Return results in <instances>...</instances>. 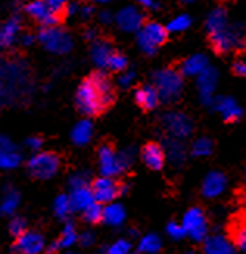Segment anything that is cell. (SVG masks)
Masks as SVG:
<instances>
[{"mask_svg":"<svg viewBox=\"0 0 246 254\" xmlns=\"http://www.w3.org/2000/svg\"><path fill=\"white\" fill-rule=\"evenodd\" d=\"M153 86L159 95V100L172 103L178 100L183 92V75L175 69H159L153 73Z\"/></svg>","mask_w":246,"mask_h":254,"instance_id":"1","label":"cell"},{"mask_svg":"<svg viewBox=\"0 0 246 254\" xmlns=\"http://www.w3.org/2000/svg\"><path fill=\"white\" fill-rule=\"evenodd\" d=\"M75 105L78 111L84 116H98L106 109L102 95L95 87L91 76H87L83 83L78 86L76 95H75Z\"/></svg>","mask_w":246,"mask_h":254,"instance_id":"2","label":"cell"},{"mask_svg":"<svg viewBox=\"0 0 246 254\" xmlns=\"http://www.w3.org/2000/svg\"><path fill=\"white\" fill-rule=\"evenodd\" d=\"M210 41L214 49L220 53L237 52L246 47V33L243 25L229 24L221 31L210 35Z\"/></svg>","mask_w":246,"mask_h":254,"instance_id":"3","label":"cell"},{"mask_svg":"<svg viewBox=\"0 0 246 254\" xmlns=\"http://www.w3.org/2000/svg\"><path fill=\"white\" fill-rule=\"evenodd\" d=\"M60 158L52 151H38L28 161V172L36 180H50L60 170Z\"/></svg>","mask_w":246,"mask_h":254,"instance_id":"4","label":"cell"},{"mask_svg":"<svg viewBox=\"0 0 246 254\" xmlns=\"http://www.w3.org/2000/svg\"><path fill=\"white\" fill-rule=\"evenodd\" d=\"M169 31L159 22H147L137 31V44L145 55H154L167 41Z\"/></svg>","mask_w":246,"mask_h":254,"instance_id":"5","label":"cell"},{"mask_svg":"<svg viewBox=\"0 0 246 254\" xmlns=\"http://www.w3.org/2000/svg\"><path fill=\"white\" fill-rule=\"evenodd\" d=\"M38 39L44 49L52 53H67L73 46L70 35L60 27H44L39 31Z\"/></svg>","mask_w":246,"mask_h":254,"instance_id":"6","label":"cell"},{"mask_svg":"<svg viewBox=\"0 0 246 254\" xmlns=\"http://www.w3.org/2000/svg\"><path fill=\"white\" fill-rule=\"evenodd\" d=\"M183 228L185 236L193 242H204L209 234V222L206 214L199 207H190L183 217Z\"/></svg>","mask_w":246,"mask_h":254,"instance_id":"7","label":"cell"},{"mask_svg":"<svg viewBox=\"0 0 246 254\" xmlns=\"http://www.w3.org/2000/svg\"><path fill=\"white\" fill-rule=\"evenodd\" d=\"M162 127L170 134V137L178 139V140L187 139L193 131L192 119H190L187 114L178 113V111L165 113L162 116Z\"/></svg>","mask_w":246,"mask_h":254,"instance_id":"8","label":"cell"},{"mask_svg":"<svg viewBox=\"0 0 246 254\" xmlns=\"http://www.w3.org/2000/svg\"><path fill=\"white\" fill-rule=\"evenodd\" d=\"M218 84V70L215 67H206L196 76V89L199 100L206 106H212L215 100V89Z\"/></svg>","mask_w":246,"mask_h":254,"instance_id":"9","label":"cell"},{"mask_svg":"<svg viewBox=\"0 0 246 254\" xmlns=\"http://www.w3.org/2000/svg\"><path fill=\"white\" fill-rule=\"evenodd\" d=\"M25 11L30 17L38 20L44 27H58V24L62 22L65 16L64 13L53 11L49 5L44 3L42 0H31L30 3L25 5Z\"/></svg>","mask_w":246,"mask_h":254,"instance_id":"10","label":"cell"},{"mask_svg":"<svg viewBox=\"0 0 246 254\" xmlns=\"http://www.w3.org/2000/svg\"><path fill=\"white\" fill-rule=\"evenodd\" d=\"M92 195L94 200L100 204H109L120 195V184L114 181V178L108 176H100L92 183Z\"/></svg>","mask_w":246,"mask_h":254,"instance_id":"11","label":"cell"},{"mask_svg":"<svg viewBox=\"0 0 246 254\" xmlns=\"http://www.w3.org/2000/svg\"><path fill=\"white\" fill-rule=\"evenodd\" d=\"M46 239L38 231H25L16 237L13 251L16 254H41L46 250Z\"/></svg>","mask_w":246,"mask_h":254,"instance_id":"12","label":"cell"},{"mask_svg":"<svg viewBox=\"0 0 246 254\" xmlns=\"http://www.w3.org/2000/svg\"><path fill=\"white\" fill-rule=\"evenodd\" d=\"M228 189V178L223 172L218 170H212L209 172L203 184H201V193H203L206 198L212 200V198H218L220 195L225 193V190Z\"/></svg>","mask_w":246,"mask_h":254,"instance_id":"13","label":"cell"},{"mask_svg":"<svg viewBox=\"0 0 246 254\" xmlns=\"http://www.w3.org/2000/svg\"><path fill=\"white\" fill-rule=\"evenodd\" d=\"M116 22L120 30L123 31H128V33H132V31H139L143 24H145V16L143 13L136 8V6H126L120 9L117 16H116Z\"/></svg>","mask_w":246,"mask_h":254,"instance_id":"14","label":"cell"},{"mask_svg":"<svg viewBox=\"0 0 246 254\" xmlns=\"http://www.w3.org/2000/svg\"><path fill=\"white\" fill-rule=\"evenodd\" d=\"M98 164H100V173L102 176H108V178H114V176L123 173L117 151H114L109 145H103L98 150Z\"/></svg>","mask_w":246,"mask_h":254,"instance_id":"15","label":"cell"},{"mask_svg":"<svg viewBox=\"0 0 246 254\" xmlns=\"http://www.w3.org/2000/svg\"><path fill=\"white\" fill-rule=\"evenodd\" d=\"M204 254H236V245L223 234L207 236L204 240Z\"/></svg>","mask_w":246,"mask_h":254,"instance_id":"16","label":"cell"},{"mask_svg":"<svg viewBox=\"0 0 246 254\" xmlns=\"http://www.w3.org/2000/svg\"><path fill=\"white\" fill-rule=\"evenodd\" d=\"M214 106L217 111L221 114V117L226 120V122H234V120H239L243 116V111L240 105L234 100L232 97H218L214 100Z\"/></svg>","mask_w":246,"mask_h":254,"instance_id":"17","label":"cell"},{"mask_svg":"<svg viewBox=\"0 0 246 254\" xmlns=\"http://www.w3.org/2000/svg\"><path fill=\"white\" fill-rule=\"evenodd\" d=\"M142 161L151 170H161L165 164V153L159 143H147L142 150Z\"/></svg>","mask_w":246,"mask_h":254,"instance_id":"18","label":"cell"},{"mask_svg":"<svg viewBox=\"0 0 246 254\" xmlns=\"http://www.w3.org/2000/svg\"><path fill=\"white\" fill-rule=\"evenodd\" d=\"M164 153H165V159H169L173 165L180 167L187 159V150L183 140H178L173 137H169L164 140Z\"/></svg>","mask_w":246,"mask_h":254,"instance_id":"19","label":"cell"},{"mask_svg":"<svg viewBox=\"0 0 246 254\" xmlns=\"http://www.w3.org/2000/svg\"><path fill=\"white\" fill-rule=\"evenodd\" d=\"M116 50L113 49V44L106 39H98L94 42V46L91 49V57H92V61L95 63L97 67L100 69H106L108 67V63H109V58L113 57V53Z\"/></svg>","mask_w":246,"mask_h":254,"instance_id":"20","label":"cell"},{"mask_svg":"<svg viewBox=\"0 0 246 254\" xmlns=\"http://www.w3.org/2000/svg\"><path fill=\"white\" fill-rule=\"evenodd\" d=\"M91 78H92L95 87L98 89L100 95H102V98H103V102H105L106 108L113 105L114 98H116V92H114V86H113V83H111V80L108 78V75L103 73V72H95V73L91 75Z\"/></svg>","mask_w":246,"mask_h":254,"instance_id":"21","label":"cell"},{"mask_svg":"<svg viewBox=\"0 0 246 254\" xmlns=\"http://www.w3.org/2000/svg\"><path fill=\"white\" fill-rule=\"evenodd\" d=\"M134 98H136V103L140 108L147 109V111H151V109H154L159 105V95L156 92L154 86L151 84H145V86H140L139 89H136Z\"/></svg>","mask_w":246,"mask_h":254,"instance_id":"22","label":"cell"},{"mask_svg":"<svg viewBox=\"0 0 246 254\" xmlns=\"http://www.w3.org/2000/svg\"><path fill=\"white\" fill-rule=\"evenodd\" d=\"M69 200L72 203L73 211H84L87 206H91L92 203H95L92 190L89 186L84 187H73L69 193Z\"/></svg>","mask_w":246,"mask_h":254,"instance_id":"23","label":"cell"},{"mask_svg":"<svg viewBox=\"0 0 246 254\" xmlns=\"http://www.w3.org/2000/svg\"><path fill=\"white\" fill-rule=\"evenodd\" d=\"M206 67H209V61L206 55L195 53L192 57H188L187 60H184V63L181 64L180 73L185 76H198Z\"/></svg>","mask_w":246,"mask_h":254,"instance_id":"24","label":"cell"},{"mask_svg":"<svg viewBox=\"0 0 246 254\" xmlns=\"http://www.w3.org/2000/svg\"><path fill=\"white\" fill-rule=\"evenodd\" d=\"M20 203V193L11 186H5L2 192V201H0V214L5 217H11Z\"/></svg>","mask_w":246,"mask_h":254,"instance_id":"25","label":"cell"},{"mask_svg":"<svg viewBox=\"0 0 246 254\" xmlns=\"http://www.w3.org/2000/svg\"><path fill=\"white\" fill-rule=\"evenodd\" d=\"M229 25V14L225 8H214L207 14V19H206V28L210 35H214V33H218L221 31L223 28H226Z\"/></svg>","mask_w":246,"mask_h":254,"instance_id":"26","label":"cell"},{"mask_svg":"<svg viewBox=\"0 0 246 254\" xmlns=\"http://www.w3.org/2000/svg\"><path fill=\"white\" fill-rule=\"evenodd\" d=\"M92 136H94V125L91 120H80V122L73 127L70 139L75 145L83 147L86 143L91 142Z\"/></svg>","mask_w":246,"mask_h":254,"instance_id":"27","label":"cell"},{"mask_svg":"<svg viewBox=\"0 0 246 254\" xmlns=\"http://www.w3.org/2000/svg\"><path fill=\"white\" fill-rule=\"evenodd\" d=\"M126 218L125 207L119 203H109L103 206V222L109 226H120Z\"/></svg>","mask_w":246,"mask_h":254,"instance_id":"28","label":"cell"},{"mask_svg":"<svg viewBox=\"0 0 246 254\" xmlns=\"http://www.w3.org/2000/svg\"><path fill=\"white\" fill-rule=\"evenodd\" d=\"M20 30V22L17 17L9 19L6 24H3L0 27V46L2 47H8L14 42L17 33Z\"/></svg>","mask_w":246,"mask_h":254,"instance_id":"29","label":"cell"},{"mask_svg":"<svg viewBox=\"0 0 246 254\" xmlns=\"http://www.w3.org/2000/svg\"><path fill=\"white\" fill-rule=\"evenodd\" d=\"M20 153L14 145L6 147V148H0V169L3 170H11L16 169L20 164Z\"/></svg>","mask_w":246,"mask_h":254,"instance_id":"30","label":"cell"},{"mask_svg":"<svg viewBox=\"0 0 246 254\" xmlns=\"http://www.w3.org/2000/svg\"><path fill=\"white\" fill-rule=\"evenodd\" d=\"M139 253L142 254H156L162 248V240L156 234H147L139 240Z\"/></svg>","mask_w":246,"mask_h":254,"instance_id":"31","label":"cell"},{"mask_svg":"<svg viewBox=\"0 0 246 254\" xmlns=\"http://www.w3.org/2000/svg\"><path fill=\"white\" fill-rule=\"evenodd\" d=\"M214 151V142L209 137H198L192 143V154L195 158H207Z\"/></svg>","mask_w":246,"mask_h":254,"instance_id":"32","label":"cell"},{"mask_svg":"<svg viewBox=\"0 0 246 254\" xmlns=\"http://www.w3.org/2000/svg\"><path fill=\"white\" fill-rule=\"evenodd\" d=\"M72 211H73V207H72V203L69 200V195H58L57 200H55V203H53L55 215L61 220H65V218H69Z\"/></svg>","mask_w":246,"mask_h":254,"instance_id":"33","label":"cell"},{"mask_svg":"<svg viewBox=\"0 0 246 254\" xmlns=\"http://www.w3.org/2000/svg\"><path fill=\"white\" fill-rule=\"evenodd\" d=\"M60 245L61 248H70L72 245H75L78 242V233H76V228L73 223L67 222L62 228V233H61V237H60Z\"/></svg>","mask_w":246,"mask_h":254,"instance_id":"34","label":"cell"},{"mask_svg":"<svg viewBox=\"0 0 246 254\" xmlns=\"http://www.w3.org/2000/svg\"><path fill=\"white\" fill-rule=\"evenodd\" d=\"M83 212V220L86 223L95 225L98 222H103V206L100 203H92L91 206H87Z\"/></svg>","mask_w":246,"mask_h":254,"instance_id":"35","label":"cell"},{"mask_svg":"<svg viewBox=\"0 0 246 254\" xmlns=\"http://www.w3.org/2000/svg\"><path fill=\"white\" fill-rule=\"evenodd\" d=\"M190 25H192V17H190L188 14H180V16L173 17L165 28L169 33H183Z\"/></svg>","mask_w":246,"mask_h":254,"instance_id":"36","label":"cell"},{"mask_svg":"<svg viewBox=\"0 0 246 254\" xmlns=\"http://www.w3.org/2000/svg\"><path fill=\"white\" fill-rule=\"evenodd\" d=\"M108 67L114 72H125L126 67H128V60L123 53L120 52H114L113 57L109 58V63H108Z\"/></svg>","mask_w":246,"mask_h":254,"instance_id":"37","label":"cell"},{"mask_svg":"<svg viewBox=\"0 0 246 254\" xmlns=\"http://www.w3.org/2000/svg\"><path fill=\"white\" fill-rule=\"evenodd\" d=\"M106 254H131V242L128 239H119L113 245L105 248Z\"/></svg>","mask_w":246,"mask_h":254,"instance_id":"38","label":"cell"},{"mask_svg":"<svg viewBox=\"0 0 246 254\" xmlns=\"http://www.w3.org/2000/svg\"><path fill=\"white\" fill-rule=\"evenodd\" d=\"M117 158H119V164L122 170L125 172L131 167L134 158H136V151H134V148H123L122 151L117 153Z\"/></svg>","mask_w":246,"mask_h":254,"instance_id":"39","label":"cell"},{"mask_svg":"<svg viewBox=\"0 0 246 254\" xmlns=\"http://www.w3.org/2000/svg\"><path fill=\"white\" fill-rule=\"evenodd\" d=\"M8 228H9L11 236L19 237L20 234H24L25 231H27V222L22 217H13V218H11Z\"/></svg>","mask_w":246,"mask_h":254,"instance_id":"40","label":"cell"},{"mask_svg":"<svg viewBox=\"0 0 246 254\" xmlns=\"http://www.w3.org/2000/svg\"><path fill=\"white\" fill-rule=\"evenodd\" d=\"M167 236H169L170 239L173 240H181L185 237V231L183 228L181 223H176V222H170L169 225H167Z\"/></svg>","mask_w":246,"mask_h":254,"instance_id":"41","label":"cell"},{"mask_svg":"<svg viewBox=\"0 0 246 254\" xmlns=\"http://www.w3.org/2000/svg\"><path fill=\"white\" fill-rule=\"evenodd\" d=\"M234 245L246 253V223L240 225L236 229V234H234Z\"/></svg>","mask_w":246,"mask_h":254,"instance_id":"42","label":"cell"},{"mask_svg":"<svg viewBox=\"0 0 246 254\" xmlns=\"http://www.w3.org/2000/svg\"><path fill=\"white\" fill-rule=\"evenodd\" d=\"M89 184V173L86 172H78L70 178V189L73 187H84Z\"/></svg>","mask_w":246,"mask_h":254,"instance_id":"43","label":"cell"},{"mask_svg":"<svg viewBox=\"0 0 246 254\" xmlns=\"http://www.w3.org/2000/svg\"><path fill=\"white\" fill-rule=\"evenodd\" d=\"M134 80H136V73L132 70H125L120 76H119V86L120 87H129Z\"/></svg>","mask_w":246,"mask_h":254,"instance_id":"44","label":"cell"},{"mask_svg":"<svg viewBox=\"0 0 246 254\" xmlns=\"http://www.w3.org/2000/svg\"><path fill=\"white\" fill-rule=\"evenodd\" d=\"M78 242H80V245L81 247H91L94 245V242H95V236L92 231H84V233H81L80 236H78Z\"/></svg>","mask_w":246,"mask_h":254,"instance_id":"45","label":"cell"},{"mask_svg":"<svg viewBox=\"0 0 246 254\" xmlns=\"http://www.w3.org/2000/svg\"><path fill=\"white\" fill-rule=\"evenodd\" d=\"M44 3L49 5L53 11H58V13L65 14V6H67V0H42Z\"/></svg>","mask_w":246,"mask_h":254,"instance_id":"46","label":"cell"},{"mask_svg":"<svg viewBox=\"0 0 246 254\" xmlns=\"http://www.w3.org/2000/svg\"><path fill=\"white\" fill-rule=\"evenodd\" d=\"M25 145H27L28 150L38 153L41 150V147H42V139L41 137H36V136H31V137H28L25 140Z\"/></svg>","mask_w":246,"mask_h":254,"instance_id":"47","label":"cell"},{"mask_svg":"<svg viewBox=\"0 0 246 254\" xmlns=\"http://www.w3.org/2000/svg\"><path fill=\"white\" fill-rule=\"evenodd\" d=\"M234 72L246 78V61H237L236 64H234Z\"/></svg>","mask_w":246,"mask_h":254,"instance_id":"48","label":"cell"},{"mask_svg":"<svg viewBox=\"0 0 246 254\" xmlns=\"http://www.w3.org/2000/svg\"><path fill=\"white\" fill-rule=\"evenodd\" d=\"M46 251L47 254H57V253H60L61 251V245H60V242L58 240H55V242H52V244H49V245H46Z\"/></svg>","mask_w":246,"mask_h":254,"instance_id":"49","label":"cell"},{"mask_svg":"<svg viewBox=\"0 0 246 254\" xmlns=\"http://www.w3.org/2000/svg\"><path fill=\"white\" fill-rule=\"evenodd\" d=\"M11 145H14V143L11 142V139L8 136L0 134V148H6V147H11Z\"/></svg>","mask_w":246,"mask_h":254,"instance_id":"50","label":"cell"},{"mask_svg":"<svg viewBox=\"0 0 246 254\" xmlns=\"http://www.w3.org/2000/svg\"><path fill=\"white\" fill-rule=\"evenodd\" d=\"M35 41V38H33L30 33H24V35L20 36V42H22V46H30V44Z\"/></svg>","mask_w":246,"mask_h":254,"instance_id":"51","label":"cell"},{"mask_svg":"<svg viewBox=\"0 0 246 254\" xmlns=\"http://www.w3.org/2000/svg\"><path fill=\"white\" fill-rule=\"evenodd\" d=\"M137 2H139L142 6H145V8H151V9H156V8H158V3H156L154 0H137Z\"/></svg>","mask_w":246,"mask_h":254,"instance_id":"52","label":"cell"},{"mask_svg":"<svg viewBox=\"0 0 246 254\" xmlns=\"http://www.w3.org/2000/svg\"><path fill=\"white\" fill-rule=\"evenodd\" d=\"M100 20L103 22V24H109L111 20H113V16H111V13L109 11H102V13H100Z\"/></svg>","mask_w":246,"mask_h":254,"instance_id":"53","label":"cell"},{"mask_svg":"<svg viewBox=\"0 0 246 254\" xmlns=\"http://www.w3.org/2000/svg\"><path fill=\"white\" fill-rule=\"evenodd\" d=\"M92 11H94L92 6H81V8H80V14H81L83 17H89V16L92 14Z\"/></svg>","mask_w":246,"mask_h":254,"instance_id":"54","label":"cell"},{"mask_svg":"<svg viewBox=\"0 0 246 254\" xmlns=\"http://www.w3.org/2000/svg\"><path fill=\"white\" fill-rule=\"evenodd\" d=\"M84 38L86 39H94L95 38V31L94 30H86L84 31Z\"/></svg>","mask_w":246,"mask_h":254,"instance_id":"55","label":"cell"},{"mask_svg":"<svg viewBox=\"0 0 246 254\" xmlns=\"http://www.w3.org/2000/svg\"><path fill=\"white\" fill-rule=\"evenodd\" d=\"M183 2H184V3H193L195 0H183Z\"/></svg>","mask_w":246,"mask_h":254,"instance_id":"56","label":"cell"},{"mask_svg":"<svg viewBox=\"0 0 246 254\" xmlns=\"http://www.w3.org/2000/svg\"><path fill=\"white\" fill-rule=\"evenodd\" d=\"M185 254H198V253H195V251H187Z\"/></svg>","mask_w":246,"mask_h":254,"instance_id":"57","label":"cell"},{"mask_svg":"<svg viewBox=\"0 0 246 254\" xmlns=\"http://www.w3.org/2000/svg\"><path fill=\"white\" fill-rule=\"evenodd\" d=\"M65 254H76V253H73V251H67Z\"/></svg>","mask_w":246,"mask_h":254,"instance_id":"58","label":"cell"},{"mask_svg":"<svg viewBox=\"0 0 246 254\" xmlns=\"http://www.w3.org/2000/svg\"><path fill=\"white\" fill-rule=\"evenodd\" d=\"M97 2H109V0H97Z\"/></svg>","mask_w":246,"mask_h":254,"instance_id":"59","label":"cell"},{"mask_svg":"<svg viewBox=\"0 0 246 254\" xmlns=\"http://www.w3.org/2000/svg\"><path fill=\"white\" fill-rule=\"evenodd\" d=\"M245 178H246V167H245Z\"/></svg>","mask_w":246,"mask_h":254,"instance_id":"60","label":"cell"},{"mask_svg":"<svg viewBox=\"0 0 246 254\" xmlns=\"http://www.w3.org/2000/svg\"><path fill=\"white\" fill-rule=\"evenodd\" d=\"M0 92H2V84H0Z\"/></svg>","mask_w":246,"mask_h":254,"instance_id":"61","label":"cell"}]
</instances>
